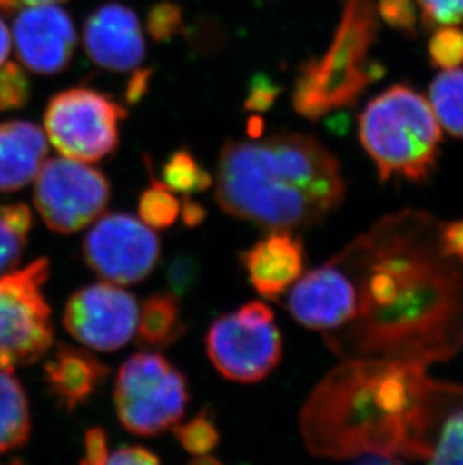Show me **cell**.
Masks as SVG:
<instances>
[{"label": "cell", "instance_id": "cell-1", "mask_svg": "<svg viewBox=\"0 0 463 465\" xmlns=\"http://www.w3.org/2000/svg\"><path fill=\"white\" fill-rule=\"evenodd\" d=\"M424 213L385 217L332 261L348 291V316L325 342L343 361L428 366L463 342V259Z\"/></svg>", "mask_w": 463, "mask_h": 465}, {"label": "cell", "instance_id": "cell-2", "mask_svg": "<svg viewBox=\"0 0 463 465\" xmlns=\"http://www.w3.org/2000/svg\"><path fill=\"white\" fill-rule=\"evenodd\" d=\"M463 386L426 366L354 359L332 369L302 407L301 434L318 457L429 462L433 441Z\"/></svg>", "mask_w": 463, "mask_h": 465}, {"label": "cell", "instance_id": "cell-3", "mask_svg": "<svg viewBox=\"0 0 463 465\" xmlns=\"http://www.w3.org/2000/svg\"><path fill=\"white\" fill-rule=\"evenodd\" d=\"M345 196L337 158L315 137L279 133L220 153L215 199L226 214L268 231L310 228Z\"/></svg>", "mask_w": 463, "mask_h": 465}, {"label": "cell", "instance_id": "cell-4", "mask_svg": "<svg viewBox=\"0 0 463 465\" xmlns=\"http://www.w3.org/2000/svg\"><path fill=\"white\" fill-rule=\"evenodd\" d=\"M359 136L382 181L426 180L442 142L432 107L408 86H393L369 103L360 116Z\"/></svg>", "mask_w": 463, "mask_h": 465}, {"label": "cell", "instance_id": "cell-5", "mask_svg": "<svg viewBox=\"0 0 463 465\" xmlns=\"http://www.w3.org/2000/svg\"><path fill=\"white\" fill-rule=\"evenodd\" d=\"M378 34L376 0H345L340 25L327 53L301 70L293 91V107L304 118H322L354 104L382 73L370 62Z\"/></svg>", "mask_w": 463, "mask_h": 465}, {"label": "cell", "instance_id": "cell-6", "mask_svg": "<svg viewBox=\"0 0 463 465\" xmlns=\"http://www.w3.org/2000/svg\"><path fill=\"white\" fill-rule=\"evenodd\" d=\"M190 393L184 373L160 354L140 352L119 369L114 404L125 430L153 437L184 417Z\"/></svg>", "mask_w": 463, "mask_h": 465}, {"label": "cell", "instance_id": "cell-7", "mask_svg": "<svg viewBox=\"0 0 463 465\" xmlns=\"http://www.w3.org/2000/svg\"><path fill=\"white\" fill-rule=\"evenodd\" d=\"M48 274L50 263L40 258L0 276V369L14 372L52 348V315L44 297Z\"/></svg>", "mask_w": 463, "mask_h": 465}, {"label": "cell", "instance_id": "cell-8", "mask_svg": "<svg viewBox=\"0 0 463 465\" xmlns=\"http://www.w3.org/2000/svg\"><path fill=\"white\" fill-rule=\"evenodd\" d=\"M281 334L274 313L262 302H250L235 313L212 322L206 333V351L215 369L236 382H258L281 359Z\"/></svg>", "mask_w": 463, "mask_h": 465}, {"label": "cell", "instance_id": "cell-9", "mask_svg": "<svg viewBox=\"0 0 463 465\" xmlns=\"http://www.w3.org/2000/svg\"><path fill=\"white\" fill-rule=\"evenodd\" d=\"M123 105L93 89L75 88L57 94L44 114L45 134L64 157L94 163L114 153Z\"/></svg>", "mask_w": 463, "mask_h": 465}, {"label": "cell", "instance_id": "cell-10", "mask_svg": "<svg viewBox=\"0 0 463 465\" xmlns=\"http://www.w3.org/2000/svg\"><path fill=\"white\" fill-rule=\"evenodd\" d=\"M110 201L103 172L74 158L47 160L35 178L34 203L48 228L59 233L88 228Z\"/></svg>", "mask_w": 463, "mask_h": 465}, {"label": "cell", "instance_id": "cell-11", "mask_svg": "<svg viewBox=\"0 0 463 465\" xmlns=\"http://www.w3.org/2000/svg\"><path fill=\"white\" fill-rule=\"evenodd\" d=\"M88 267L114 285H136L153 272L162 242L148 224L127 213L101 214L84 240Z\"/></svg>", "mask_w": 463, "mask_h": 465}, {"label": "cell", "instance_id": "cell-12", "mask_svg": "<svg viewBox=\"0 0 463 465\" xmlns=\"http://www.w3.org/2000/svg\"><path fill=\"white\" fill-rule=\"evenodd\" d=\"M136 297L114 283L84 286L71 295L64 312L66 331L84 347L114 351L136 333Z\"/></svg>", "mask_w": 463, "mask_h": 465}, {"label": "cell", "instance_id": "cell-13", "mask_svg": "<svg viewBox=\"0 0 463 465\" xmlns=\"http://www.w3.org/2000/svg\"><path fill=\"white\" fill-rule=\"evenodd\" d=\"M75 31L64 9L53 4L34 5L18 13L14 43L27 70L52 75L65 70L75 47Z\"/></svg>", "mask_w": 463, "mask_h": 465}, {"label": "cell", "instance_id": "cell-14", "mask_svg": "<svg viewBox=\"0 0 463 465\" xmlns=\"http://www.w3.org/2000/svg\"><path fill=\"white\" fill-rule=\"evenodd\" d=\"M84 45L96 65L127 73L136 70L144 56V41L139 18L121 4L96 9L84 26Z\"/></svg>", "mask_w": 463, "mask_h": 465}, {"label": "cell", "instance_id": "cell-15", "mask_svg": "<svg viewBox=\"0 0 463 465\" xmlns=\"http://www.w3.org/2000/svg\"><path fill=\"white\" fill-rule=\"evenodd\" d=\"M250 283L259 295L277 300L304 274L306 251L291 231H271L240 256Z\"/></svg>", "mask_w": 463, "mask_h": 465}, {"label": "cell", "instance_id": "cell-16", "mask_svg": "<svg viewBox=\"0 0 463 465\" xmlns=\"http://www.w3.org/2000/svg\"><path fill=\"white\" fill-rule=\"evenodd\" d=\"M48 391L59 405L74 411L86 404L109 375V366L84 348L57 345L44 363Z\"/></svg>", "mask_w": 463, "mask_h": 465}, {"label": "cell", "instance_id": "cell-17", "mask_svg": "<svg viewBox=\"0 0 463 465\" xmlns=\"http://www.w3.org/2000/svg\"><path fill=\"white\" fill-rule=\"evenodd\" d=\"M47 137L35 124H0V192H17L31 184L47 157Z\"/></svg>", "mask_w": 463, "mask_h": 465}, {"label": "cell", "instance_id": "cell-18", "mask_svg": "<svg viewBox=\"0 0 463 465\" xmlns=\"http://www.w3.org/2000/svg\"><path fill=\"white\" fill-rule=\"evenodd\" d=\"M137 336L142 347L164 350L185 333L182 309L175 294H153L139 311Z\"/></svg>", "mask_w": 463, "mask_h": 465}, {"label": "cell", "instance_id": "cell-19", "mask_svg": "<svg viewBox=\"0 0 463 465\" xmlns=\"http://www.w3.org/2000/svg\"><path fill=\"white\" fill-rule=\"evenodd\" d=\"M31 430V411L22 384L14 372L0 369V453L25 446Z\"/></svg>", "mask_w": 463, "mask_h": 465}, {"label": "cell", "instance_id": "cell-20", "mask_svg": "<svg viewBox=\"0 0 463 465\" xmlns=\"http://www.w3.org/2000/svg\"><path fill=\"white\" fill-rule=\"evenodd\" d=\"M429 104L441 128L463 139V70L453 68L437 75L429 89Z\"/></svg>", "mask_w": 463, "mask_h": 465}, {"label": "cell", "instance_id": "cell-21", "mask_svg": "<svg viewBox=\"0 0 463 465\" xmlns=\"http://www.w3.org/2000/svg\"><path fill=\"white\" fill-rule=\"evenodd\" d=\"M31 228L32 213L25 203L0 205V276L17 267Z\"/></svg>", "mask_w": 463, "mask_h": 465}, {"label": "cell", "instance_id": "cell-22", "mask_svg": "<svg viewBox=\"0 0 463 465\" xmlns=\"http://www.w3.org/2000/svg\"><path fill=\"white\" fill-rule=\"evenodd\" d=\"M163 184L173 193H202L210 189L212 178L187 151H176L163 167Z\"/></svg>", "mask_w": 463, "mask_h": 465}, {"label": "cell", "instance_id": "cell-23", "mask_svg": "<svg viewBox=\"0 0 463 465\" xmlns=\"http://www.w3.org/2000/svg\"><path fill=\"white\" fill-rule=\"evenodd\" d=\"M148 169L149 175H151V187L144 190L140 196V220L144 224H148L149 228H171L181 214L180 199L176 198L175 193L163 184V181L153 178L149 163Z\"/></svg>", "mask_w": 463, "mask_h": 465}, {"label": "cell", "instance_id": "cell-24", "mask_svg": "<svg viewBox=\"0 0 463 465\" xmlns=\"http://www.w3.org/2000/svg\"><path fill=\"white\" fill-rule=\"evenodd\" d=\"M433 464H463V395L448 410L433 441Z\"/></svg>", "mask_w": 463, "mask_h": 465}, {"label": "cell", "instance_id": "cell-25", "mask_svg": "<svg viewBox=\"0 0 463 465\" xmlns=\"http://www.w3.org/2000/svg\"><path fill=\"white\" fill-rule=\"evenodd\" d=\"M173 434L181 446L194 457L208 455L219 446V428L210 409L202 410L187 423H176Z\"/></svg>", "mask_w": 463, "mask_h": 465}, {"label": "cell", "instance_id": "cell-26", "mask_svg": "<svg viewBox=\"0 0 463 465\" xmlns=\"http://www.w3.org/2000/svg\"><path fill=\"white\" fill-rule=\"evenodd\" d=\"M429 56L438 68H458L463 64V32L455 26L437 27L429 41Z\"/></svg>", "mask_w": 463, "mask_h": 465}, {"label": "cell", "instance_id": "cell-27", "mask_svg": "<svg viewBox=\"0 0 463 465\" xmlns=\"http://www.w3.org/2000/svg\"><path fill=\"white\" fill-rule=\"evenodd\" d=\"M29 95L31 84L25 70L15 64L0 66V110L22 109Z\"/></svg>", "mask_w": 463, "mask_h": 465}, {"label": "cell", "instance_id": "cell-28", "mask_svg": "<svg viewBox=\"0 0 463 465\" xmlns=\"http://www.w3.org/2000/svg\"><path fill=\"white\" fill-rule=\"evenodd\" d=\"M424 26H458L463 23V0H416Z\"/></svg>", "mask_w": 463, "mask_h": 465}, {"label": "cell", "instance_id": "cell-29", "mask_svg": "<svg viewBox=\"0 0 463 465\" xmlns=\"http://www.w3.org/2000/svg\"><path fill=\"white\" fill-rule=\"evenodd\" d=\"M199 274L201 270L196 259L187 255L176 256L167 268V282L172 292L176 297L187 294L196 285Z\"/></svg>", "mask_w": 463, "mask_h": 465}, {"label": "cell", "instance_id": "cell-30", "mask_svg": "<svg viewBox=\"0 0 463 465\" xmlns=\"http://www.w3.org/2000/svg\"><path fill=\"white\" fill-rule=\"evenodd\" d=\"M378 14L400 32H416L417 13L412 0H379Z\"/></svg>", "mask_w": 463, "mask_h": 465}, {"label": "cell", "instance_id": "cell-31", "mask_svg": "<svg viewBox=\"0 0 463 465\" xmlns=\"http://www.w3.org/2000/svg\"><path fill=\"white\" fill-rule=\"evenodd\" d=\"M180 20L181 14L178 8L172 6V5H160L151 14L149 27H151V32H153L155 38L164 40L176 31Z\"/></svg>", "mask_w": 463, "mask_h": 465}, {"label": "cell", "instance_id": "cell-32", "mask_svg": "<svg viewBox=\"0 0 463 465\" xmlns=\"http://www.w3.org/2000/svg\"><path fill=\"white\" fill-rule=\"evenodd\" d=\"M109 449H107V435L103 428H91L84 434V457L82 464L103 465L109 460Z\"/></svg>", "mask_w": 463, "mask_h": 465}, {"label": "cell", "instance_id": "cell-33", "mask_svg": "<svg viewBox=\"0 0 463 465\" xmlns=\"http://www.w3.org/2000/svg\"><path fill=\"white\" fill-rule=\"evenodd\" d=\"M160 457L143 446H125L109 455L107 464H158Z\"/></svg>", "mask_w": 463, "mask_h": 465}, {"label": "cell", "instance_id": "cell-34", "mask_svg": "<svg viewBox=\"0 0 463 465\" xmlns=\"http://www.w3.org/2000/svg\"><path fill=\"white\" fill-rule=\"evenodd\" d=\"M441 233L447 251L463 259V220L442 224Z\"/></svg>", "mask_w": 463, "mask_h": 465}, {"label": "cell", "instance_id": "cell-35", "mask_svg": "<svg viewBox=\"0 0 463 465\" xmlns=\"http://www.w3.org/2000/svg\"><path fill=\"white\" fill-rule=\"evenodd\" d=\"M181 214H182V220L188 228H194L205 220L206 210L202 207L201 203L192 201L190 196H185L184 203H181Z\"/></svg>", "mask_w": 463, "mask_h": 465}, {"label": "cell", "instance_id": "cell-36", "mask_svg": "<svg viewBox=\"0 0 463 465\" xmlns=\"http://www.w3.org/2000/svg\"><path fill=\"white\" fill-rule=\"evenodd\" d=\"M11 50V35L4 20L0 18V66L4 65Z\"/></svg>", "mask_w": 463, "mask_h": 465}, {"label": "cell", "instance_id": "cell-37", "mask_svg": "<svg viewBox=\"0 0 463 465\" xmlns=\"http://www.w3.org/2000/svg\"><path fill=\"white\" fill-rule=\"evenodd\" d=\"M64 0H0V8L14 9L18 6H34V5L57 4Z\"/></svg>", "mask_w": 463, "mask_h": 465}, {"label": "cell", "instance_id": "cell-38", "mask_svg": "<svg viewBox=\"0 0 463 465\" xmlns=\"http://www.w3.org/2000/svg\"><path fill=\"white\" fill-rule=\"evenodd\" d=\"M192 464H220V460L211 457V453H208V455H199V457L194 458Z\"/></svg>", "mask_w": 463, "mask_h": 465}]
</instances>
